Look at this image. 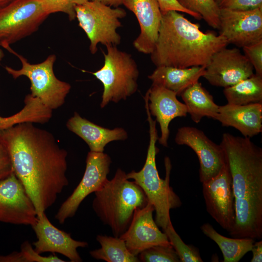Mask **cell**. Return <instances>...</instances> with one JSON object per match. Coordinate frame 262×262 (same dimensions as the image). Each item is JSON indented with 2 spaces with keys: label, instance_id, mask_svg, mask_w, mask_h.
<instances>
[{
  "label": "cell",
  "instance_id": "obj_1",
  "mask_svg": "<svg viewBox=\"0 0 262 262\" xmlns=\"http://www.w3.org/2000/svg\"><path fill=\"white\" fill-rule=\"evenodd\" d=\"M33 123H19L0 133L14 173L32 200L38 219L69 184L66 175L67 152L50 132Z\"/></svg>",
  "mask_w": 262,
  "mask_h": 262
},
{
  "label": "cell",
  "instance_id": "obj_2",
  "mask_svg": "<svg viewBox=\"0 0 262 262\" xmlns=\"http://www.w3.org/2000/svg\"><path fill=\"white\" fill-rule=\"evenodd\" d=\"M223 147L232 179L234 238H262V149L248 137L223 134Z\"/></svg>",
  "mask_w": 262,
  "mask_h": 262
},
{
  "label": "cell",
  "instance_id": "obj_3",
  "mask_svg": "<svg viewBox=\"0 0 262 262\" xmlns=\"http://www.w3.org/2000/svg\"><path fill=\"white\" fill-rule=\"evenodd\" d=\"M222 35L203 33L176 11L162 14L158 38L151 55L156 67L206 66L212 56L228 45Z\"/></svg>",
  "mask_w": 262,
  "mask_h": 262
},
{
  "label": "cell",
  "instance_id": "obj_4",
  "mask_svg": "<svg viewBox=\"0 0 262 262\" xmlns=\"http://www.w3.org/2000/svg\"><path fill=\"white\" fill-rule=\"evenodd\" d=\"M94 194L93 211L116 237L128 229L134 210L148 203L141 188L134 181L129 180L120 168L117 169L113 179H107Z\"/></svg>",
  "mask_w": 262,
  "mask_h": 262
},
{
  "label": "cell",
  "instance_id": "obj_5",
  "mask_svg": "<svg viewBox=\"0 0 262 262\" xmlns=\"http://www.w3.org/2000/svg\"><path fill=\"white\" fill-rule=\"evenodd\" d=\"M149 126V142L146 160L143 168L138 172L134 170L128 174V179H132L144 192L148 202L153 205L155 212V221L163 231L171 221L170 211L180 207L181 202L170 186L171 163L168 157L164 158L165 177L161 179L156 164V156L159 149L156 143L159 137L156 121L153 120L148 110H146Z\"/></svg>",
  "mask_w": 262,
  "mask_h": 262
},
{
  "label": "cell",
  "instance_id": "obj_6",
  "mask_svg": "<svg viewBox=\"0 0 262 262\" xmlns=\"http://www.w3.org/2000/svg\"><path fill=\"white\" fill-rule=\"evenodd\" d=\"M103 53L104 63L98 70L92 73L103 85L101 108L110 102L117 103L134 94L137 90L139 72L131 54L119 50L115 46H106Z\"/></svg>",
  "mask_w": 262,
  "mask_h": 262
},
{
  "label": "cell",
  "instance_id": "obj_7",
  "mask_svg": "<svg viewBox=\"0 0 262 262\" xmlns=\"http://www.w3.org/2000/svg\"><path fill=\"white\" fill-rule=\"evenodd\" d=\"M4 49L16 56L22 64L20 69L16 70L6 66L5 70L14 79L22 76L27 77L31 82V95L32 96L38 98L45 106L51 110L56 109L64 104L71 85L55 76L53 71V65L56 59L55 55H49L40 63L32 64L14 51L10 46Z\"/></svg>",
  "mask_w": 262,
  "mask_h": 262
},
{
  "label": "cell",
  "instance_id": "obj_8",
  "mask_svg": "<svg viewBox=\"0 0 262 262\" xmlns=\"http://www.w3.org/2000/svg\"><path fill=\"white\" fill-rule=\"evenodd\" d=\"M75 9L79 25L90 40L92 54L97 52L98 43L105 46L120 44L121 38L116 30L122 26L119 19L127 15L124 9L113 8L92 0L76 5Z\"/></svg>",
  "mask_w": 262,
  "mask_h": 262
},
{
  "label": "cell",
  "instance_id": "obj_9",
  "mask_svg": "<svg viewBox=\"0 0 262 262\" xmlns=\"http://www.w3.org/2000/svg\"><path fill=\"white\" fill-rule=\"evenodd\" d=\"M49 15L37 0H14L0 7V46H10L36 32Z\"/></svg>",
  "mask_w": 262,
  "mask_h": 262
},
{
  "label": "cell",
  "instance_id": "obj_10",
  "mask_svg": "<svg viewBox=\"0 0 262 262\" xmlns=\"http://www.w3.org/2000/svg\"><path fill=\"white\" fill-rule=\"evenodd\" d=\"M111 163L110 157L104 152H88L85 170L81 181L61 204L55 215L59 223L64 224L67 219L73 217L86 197L103 185L108 179Z\"/></svg>",
  "mask_w": 262,
  "mask_h": 262
},
{
  "label": "cell",
  "instance_id": "obj_11",
  "mask_svg": "<svg viewBox=\"0 0 262 262\" xmlns=\"http://www.w3.org/2000/svg\"><path fill=\"white\" fill-rule=\"evenodd\" d=\"M202 184L207 211L229 233L235 224V209L232 179L227 162L217 175Z\"/></svg>",
  "mask_w": 262,
  "mask_h": 262
},
{
  "label": "cell",
  "instance_id": "obj_12",
  "mask_svg": "<svg viewBox=\"0 0 262 262\" xmlns=\"http://www.w3.org/2000/svg\"><path fill=\"white\" fill-rule=\"evenodd\" d=\"M176 143L185 145L196 153L199 162V180L206 182L217 175L226 163L224 149L209 138L204 132L195 127L183 126L178 129Z\"/></svg>",
  "mask_w": 262,
  "mask_h": 262
},
{
  "label": "cell",
  "instance_id": "obj_13",
  "mask_svg": "<svg viewBox=\"0 0 262 262\" xmlns=\"http://www.w3.org/2000/svg\"><path fill=\"white\" fill-rule=\"evenodd\" d=\"M219 34L228 44L244 47L262 40V7L248 10L223 9Z\"/></svg>",
  "mask_w": 262,
  "mask_h": 262
},
{
  "label": "cell",
  "instance_id": "obj_14",
  "mask_svg": "<svg viewBox=\"0 0 262 262\" xmlns=\"http://www.w3.org/2000/svg\"><path fill=\"white\" fill-rule=\"evenodd\" d=\"M38 219L34 206L13 172L0 181V222L33 226Z\"/></svg>",
  "mask_w": 262,
  "mask_h": 262
},
{
  "label": "cell",
  "instance_id": "obj_15",
  "mask_svg": "<svg viewBox=\"0 0 262 262\" xmlns=\"http://www.w3.org/2000/svg\"><path fill=\"white\" fill-rule=\"evenodd\" d=\"M254 70L239 49L225 47L212 56L203 77L212 85L226 88L251 77Z\"/></svg>",
  "mask_w": 262,
  "mask_h": 262
},
{
  "label": "cell",
  "instance_id": "obj_16",
  "mask_svg": "<svg viewBox=\"0 0 262 262\" xmlns=\"http://www.w3.org/2000/svg\"><path fill=\"white\" fill-rule=\"evenodd\" d=\"M154 211V207L148 202L144 207L136 209L128 229L119 237L134 256L154 246L170 245L166 234L159 229L153 219Z\"/></svg>",
  "mask_w": 262,
  "mask_h": 262
},
{
  "label": "cell",
  "instance_id": "obj_17",
  "mask_svg": "<svg viewBox=\"0 0 262 262\" xmlns=\"http://www.w3.org/2000/svg\"><path fill=\"white\" fill-rule=\"evenodd\" d=\"M32 227L37 238L33 246L38 253H57L65 256L72 262L82 261L77 249L86 247L88 244L74 240L70 233L55 227L49 220L46 213Z\"/></svg>",
  "mask_w": 262,
  "mask_h": 262
},
{
  "label": "cell",
  "instance_id": "obj_18",
  "mask_svg": "<svg viewBox=\"0 0 262 262\" xmlns=\"http://www.w3.org/2000/svg\"><path fill=\"white\" fill-rule=\"evenodd\" d=\"M145 96L150 114L156 117V121L160 125L161 134L158 142L167 147L169 125L176 117L187 116L186 106L177 99L175 92L156 84H152Z\"/></svg>",
  "mask_w": 262,
  "mask_h": 262
},
{
  "label": "cell",
  "instance_id": "obj_19",
  "mask_svg": "<svg viewBox=\"0 0 262 262\" xmlns=\"http://www.w3.org/2000/svg\"><path fill=\"white\" fill-rule=\"evenodd\" d=\"M123 4L136 16L140 33L133 45L138 51L147 54L153 51L161 26L162 14L157 0H123Z\"/></svg>",
  "mask_w": 262,
  "mask_h": 262
},
{
  "label": "cell",
  "instance_id": "obj_20",
  "mask_svg": "<svg viewBox=\"0 0 262 262\" xmlns=\"http://www.w3.org/2000/svg\"><path fill=\"white\" fill-rule=\"evenodd\" d=\"M216 120L222 126L234 128L250 138L262 131V103L219 106Z\"/></svg>",
  "mask_w": 262,
  "mask_h": 262
},
{
  "label": "cell",
  "instance_id": "obj_21",
  "mask_svg": "<svg viewBox=\"0 0 262 262\" xmlns=\"http://www.w3.org/2000/svg\"><path fill=\"white\" fill-rule=\"evenodd\" d=\"M66 127L86 143L91 151L103 152L109 143L128 138V133L123 128L111 130L101 127L82 118L77 112L68 120Z\"/></svg>",
  "mask_w": 262,
  "mask_h": 262
},
{
  "label": "cell",
  "instance_id": "obj_22",
  "mask_svg": "<svg viewBox=\"0 0 262 262\" xmlns=\"http://www.w3.org/2000/svg\"><path fill=\"white\" fill-rule=\"evenodd\" d=\"M205 66H193L180 68L171 66H159L148 78L152 84L160 85L180 96L188 87L198 82L205 72Z\"/></svg>",
  "mask_w": 262,
  "mask_h": 262
},
{
  "label": "cell",
  "instance_id": "obj_23",
  "mask_svg": "<svg viewBox=\"0 0 262 262\" xmlns=\"http://www.w3.org/2000/svg\"><path fill=\"white\" fill-rule=\"evenodd\" d=\"M180 96L186 106L187 113L196 123H198L204 117L216 120L219 106L200 82H197L191 85Z\"/></svg>",
  "mask_w": 262,
  "mask_h": 262
},
{
  "label": "cell",
  "instance_id": "obj_24",
  "mask_svg": "<svg viewBox=\"0 0 262 262\" xmlns=\"http://www.w3.org/2000/svg\"><path fill=\"white\" fill-rule=\"evenodd\" d=\"M202 232L214 241L220 248L224 262H238L251 251L254 240L250 238H228L217 232L209 223L200 227Z\"/></svg>",
  "mask_w": 262,
  "mask_h": 262
},
{
  "label": "cell",
  "instance_id": "obj_25",
  "mask_svg": "<svg viewBox=\"0 0 262 262\" xmlns=\"http://www.w3.org/2000/svg\"><path fill=\"white\" fill-rule=\"evenodd\" d=\"M23 109L10 116H0V131L23 122L44 124L52 117V111L30 94L25 97Z\"/></svg>",
  "mask_w": 262,
  "mask_h": 262
},
{
  "label": "cell",
  "instance_id": "obj_26",
  "mask_svg": "<svg viewBox=\"0 0 262 262\" xmlns=\"http://www.w3.org/2000/svg\"><path fill=\"white\" fill-rule=\"evenodd\" d=\"M228 103L247 105L262 103V76L254 74L236 84L224 88Z\"/></svg>",
  "mask_w": 262,
  "mask_h": 262
},
{
  "label": "cell",
  "instance_id": "obj_27",
  "mask_svg": "<svg viewBox=\"0 0 262 262\" xmlns=\"http://www.w3.org/2000/svg\"><path fill=\"white\" fill-rule=\"evenodd\" d=\"M96 240L101 247L89 252L92 258L107 262H140L138 256L129 251L125 241L120 237L98 235Z\"/></svg>",
  "mask_w": 262,
  "mask_h": 262
},
{
  "label": "cell",
  "instance_id": "obj_28",
  "mask_svg": "<svg viewBox=\"0 0 262 262\" xmlns=\"http://www.w3.org/2000/svg\"><path fill=\"white\" fill-rule=\"evenodd\" d=\"M185 9L200 15L213 28L220 26V9L214 0H177Z\"/></svg>",
  "mask_w": 262,
  "mask_h": 262
},
{
  "label": "cell",
  "instance_id": "obj_29",
  "mask_svg": "<svg viewBox=\"0 0 262 262\" xmlns=\"http://www.w3.org/2000/svg\"><path fill=\"white\" fill-rule=\"evenodd\" d=\"M181 262H202L197 248L186 245L174 229L171 221L164 230Z\"/></svg>",
  "mask_w": 262,
  "mask_h": 262
},
{
  "label": "cell",
  "instance_id": "obj_30",
  "mask_svg": "<svg viewBox=\"0 0 262 262\" xmlns=\"http://www.w3.org/2000/svg\"><path fill=\"white\" fill-rule=\"evenodd\" d=\"M137 256L140 262H180L171 244L151 246L142 251Z\"/></svg>",
  "mask_w": 262,
  "mask_h": 262
},
{
  "label": "cell",
  "instance_id": "obj_31",
  "mask_svg": "<svg viewBox=\"0 0 262 262\" xmlns=\"http://www.w3.org/2000/svg\"><path fill=\"white\" fill-rule=\"evenodd\" d=\"M49 15L62 12L66 14L70 20L76 18L75 4L73 0H37Z\"/></svg>",
  "mask_w": 262,
  "mask_h": 262
},
{
  "label": "cell",
  "instance_id": "obj_32",
  "mask_svg": "<svg viewBox=\"0 0 262 262\" xmlns=\"http://www.w3.org/2000/svg\"><path fill=\"white\" fill-rule=\"evenodd\" d=\"M23 262H64L55 255L43 256L36 252L33 248L32 245L28 241H24L21 245Z\"/></svg>",
  "mask_w": 262,
  "mask_h": 262
},
{
  "label": "cell",
  "instance_id": "obj_33",
  "mask_svg": "<svg viewBox=\"0 0 262 262\" xmlns=\"http://www.w3.org/2000/svg\"><path fill=\"white\" fill-rule=\"evenodd\" d=\"M242 48L244 55L253 66L255 74L262 76V40Z\"/></svg>",
  "mask_w": 262,
  "mask_h": 262
},
{
  "label": "cell",
  "instance_id": "obj_34",
  "mask_svg": "<svg viewBox=\"0 0 262 262\" xmlns=\"http://www.w3.org/2000/svg\"><path fill=\"white\" fill-rule=\"evenodd\" d=\"M220 9L248 10L262 7V0H214Z\"/></svg>",
  "mask_w": 262,
  "mask_h": 262
},
{
  "label": "cell",
  "instance_id": "obj_35",
  "mask_svg": "<svg viewBox=\"0 0 262 262\" xmlns=\"http://www.w3.org/2000/svg\"><path fill=\"white\" fill-rule=\"evenodd\" d=\"M13 171L10 156L0 133V181L5 179Z\"/></svg>",
  "mask_w": 262,
  "mask_h": 262
},
{
  "label": "cell",
  "instance_id": "obj_36",
  "mask_svg": "<svg viewBox=\"0 0 262 262\" xmlns=\"http://www.w3.org/2000/svg\"><path fill=\"white\" fill-rule=\"evenodd\" d=\"M157 0L162 14L169 11H176L179 12L184 13L188 14L198 20L202 19V17L200 15L183 8L179 4L177 0Z\"/></svg>",
  "mask_w": 262,
  "mask_h": 262
},
{
  "label": "cell",
  "instance_id": "obj_37",
  "mask_svg": "<svg viewBox=\"0 0 262 262\" xmlns=\"http://www.w3.org/2000/svg\"><path fill=\"white\" fill-rule=\"evenodd\" d=\"M251 251L252 252V258L251 262H262V241L254 242Z\"/></svg>",
  "mask_w": 262,
  "mask_h": 262
},
{
  "label": "cell",
  "instance_id": "obj_38",
  "mask_svg": "<svg viewBox=\"0 0 262 262\" xmlns=\"http://www.w3.org/2000/svg\"><path fill=\"white\" fill-rule=\"evenodd\" d=\"M102 3L107 6L116 8L122 4L123 0H98Z\"/></svg>",
  "mask_w": 262,
  "mask_h": 262
},
{
  "label": "cell",
  "instance_id": "obj_39",
  "mask_svg": "<svg viewBox=\"0 0 262 262\" xmlns=\"http://www.w3.org/2000/svg\"><path fill=\"white\" fill-rule=\"evenodd\" d=\"M13 0H0V7L6 5Z\"/></svg>",
  "mask_w": 262,
  "mask_h": 262
},
{
  "label": "cell",
  "instance_id": "obj_40",
  "mask_svg": "<svg viewBox=\"0 0 262 262\" xmlns=\"http://www.w3.org/2000/svg\"><path fill=\"white\" fill-rule=\"evenodd\" d=\"M90 0H73V1L75 5H80Z\"/></svg>",
  "mask_w": 262,
  "mask_h": 262
},
{
  "label": "cell",
  "instance_id": "obj_41",
  "mask_svg": "<svg viewBox=\"0 0 262 262\" xmlns=\"http://www.w3.org/2000/svg\"><path fill=\"white\" fill-rule=\"evenodd\" d=\"M4 56V53L2 49H0V62L1 61Z\"/></svg>",
  "mask_w": 262,
  "mask_h": 262
}]
</instances>
